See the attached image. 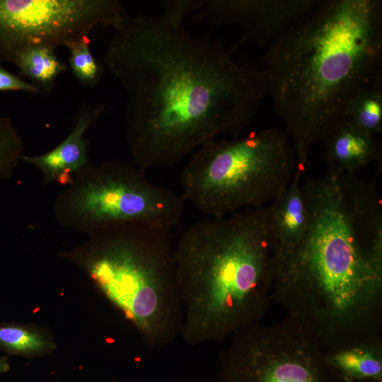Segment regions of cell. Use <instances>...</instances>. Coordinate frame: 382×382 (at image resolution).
<instances>
[{"mask_svg": "<svg viewBox=\"0 0 382 382\" xmlns=\"http://www.w3.org/2000/svg\"><path fill=\"white\" fill-rule=\"evenodd\" d=\"M125 16L117 0H0V64L32 46L66 47L97 25L115 29Z\"/></svg>", "mask_w": 382, "mask_h": 382, "instance_id": "9", "label": "cell"}, {"mask_svg": "<svg viewBox=\"0 0 382 382\" xmlns=\"http://www.w3.org/2000/svg\"><path fill=\"white\" fill-rule=\"evenodd\" d=\"M172 228L129 223L88 234L68 257L88 273L152 348L180 335L183 306Z\"/></svg>", "mask_w": 382, "mask_h": 382, "instance_id": "5", "label": "cell"}, {"mask_svg": "<svg viewBox=\"0 0 382 382\" xmlns=\"http://www.w3.org/2000/svg\"><path fill=\"white\" fill-rule=\"evenodd\" d=\"M47 342L40 335L16 326H0V347L19 354L42 350Z\"/></svg>", "mask_w": 382, "mask_h": 382, "instance_id": "19", "label": "cell"}, {"mask_svg": "<svg viewBox=\"0 0 382 382\" xmlns=\"http://www.w3.org/2000/svg\"><path fill=\"white\" fill-rule=\"evenodd\" d=\"M69 64L77 81L83 86L94 88L101 80L104 67L90 50L88 35L69 44Z\"/></svg>", "mask_w": 382, "mask_h": 382, "instance_id": "17", "label": "cell"}, {"mask_svg": "<svg viewBox=\"0 0 382 382\" xmlns=\"http://www.w3.org/2000/svg\"><path fill=\"white\" fill-rule=\"evenodd\" d=\"M23 142L12 120L0 116V181L10 179L23 155Z\"/></svg>", "mask_w": 382, "mask_h": 382, "instance_id": "18", "label": "cell"}, {"mask_svg": "<svg viewBox=\"0 0 382 382\" xmlns=\"http://www.w3.org/2000/svg\"><path fill=\"white\" fill-rule=\"evenodd\" d=\"M320 0H203L193 19L213 25H238L244 33L233 52L245 41L270 45L282 33L309 14Z\"/></svg>", "mask_w": 382, "mask_h": 382, "instance_id": "10", "label": "cell"}, {"mask_svg": "<svg viewBox=\"0 0 382 382\" xmlns=\"http://www.w3.org/2000/svg\"><path fill=\"white\" fill-rule=\"evenodd\" d=\"M325 160L328 169L354 173L381 157L378 137L346 119L325 139Z\"/></svg>", "mask_w": 382, "mask_h": 382, "instance_id": "12", "label": "cell"}, {"mask_svg": "<svg viewBox=\"0 0 382 382\" xmlns=\"http://www.w3.org/2000/svg\"><path fill=\"white\" fill-rule=\"evenodd\" d=\"M262 69L298 163L347 119L361 89L382 79V1L320 0L269 46Z\"/></svg>", "mask_w": 382, "mask_h": 382, "instance_id": "3", "label": "cell"}, {"mask_svg": "<svg viewBox=\"0 0 382 382\" xmlns=\"http://www.w3.org/2000/svg\"><path fill=\"white\" fill-rule=\"evenodd\" d=\"M308 222L274 254L272 299L328 347L381 334L382 201L375 180L328 169L301 186Z\"/></svg>", "mask_w": 382, "mask_h": 382, "instance_id": "2", "label": "cell"}, {"mask_svg": "<svg viewBox=\"0 0 382 382\" xmlns=\"http://www.w3.org/2000/svg\"><path fill=\"white\" fill-rule=\"evenodd\" d=\"M203 0H166L163 1V12L160 17L166 23L177 27H183V22L185 16L198 11Z\"/></svg>", "mask_w": 382, "mask_h": 382, "instance_id": "20", "label": "cell"}, {"mask_svg": "<svg viewBox=\"0 0 382 382\" xmlns=\"http://www.w3.org/2000/svg\"><path fill=\"white\" fill-rule=\"evenodd\" d=\"M347 119L376 136L382 132V79L359 91L351 100Z\"/></svg>", "mask_w": 382, "mask_h": 382, "instance_id": "16", "label": "cell"}, {"mask_svg": "<svg viewBox=\"0 0 382 382\" xmlns=\"http://www.w3.org/2000/svg\"><path fill=\"white\" fill-rule=\"evenodd\" d=\"M22 91L37 94L42 91L35 84L26 82L0 64V92Z\"/></svg>", "mask_w": 382, "mask_h": 382, "instance_id": "21", "label": "cell"}, {"mask_svg": "<svg viewBox=\"0 0 382 382\" xmlns=\"http://www.w3.org/2000/svg\"><path fill=\"white\" fill-rule=\"evenodd\" d=\"M103 61L125 91L129 152L144 172L175 164L219 135L238 137L267 93L262 69L160 16L126 15Z\"/></svg>", "mask_w": 382, "mask_h": 382, "instance_id": "1", "label": "cell"}, {"mask_svg": "<svg viewBox=\"0 0 382 382\" xmlns=\"http://www.w3.org/2000/svg\"><path fill=\"white\" fill-rule=\"evenodd\" d=\"M10 366L6 361L0 359V374L6 372L9 370Z\"/></svg>", "mask_w": 382, "mask_h": 382, "instance_id": "22", "label": "cell"}, {"mask_svg": "<svg viewBox=\"0 0 382 382\" xmlns=\"http://www.w3.org/2000/svg\"><path fill=\"white\" fill-rule=\"evenodd\" d=\"M304 168L299 163L287 188L270 204L274 254L294 248L306 228L308 210L300 184Z\"/></svg>", "mask_w": 382, "mask_h": 382, "instance_id": "14", "label": "cell"}, {"mask_svg": "<svg viewBox=\"0 0 382 382\" xmlns=\"http://www.w3.org/2000/svg\"><path fill=\"white\" fill-rule=\"evenodd\" d=\"M355 382H380V381L368 379V380H363V381H355Z\"/></svg>", "mask_w": 382, "mask_h": 382, "instance_id": "23", "label": "cell"}, {"mask_svg": "<svg viewBox=\"0 0 382 382\" xmlns=\"http://www.w3.org/2000/svg\"><path fill=\"white\" fill-rule=\"evenodd\" d=\"M184 202L150 182L132 163L111 160L79 171L57 195L52 209L61 225L88 235L129 223L173 229L182 218Z\"/></svg>", "mask_w": 382, "mask_h": 382, "instance_id": "7", "label": "cell"}, {"mask_svg": "<svg viewBox=\"0 0 382 382\" xmlns=\"http://www.w3.org/2000/svg\"><path fill=\"white\" fill-rule=\"evenodd\" d=\"M21 74L30 79L41 91H51L57 77L67 69L57 57L55 49L35 45L18 54L13 63Z\"/></svg>", "mask_w": 382, "mask_h": 382, "instance_id": "15", "label": "cell"}, {"mask_svg": "<svg viewBox=\"0 0 382 382\" xmlns=\"http://www.w3.org/2000/svg\"><path fill=\"white\" fill-rule=\"evenodd\" d=\"M327 362L346 382H382L381 334L357 337L324 348Z\"/></svg>", "mask_w": 382, "mask_h": 382, "instance_id": "13", "label": "cell"}, {"mask_svg": "<svg viewBox=\"0 0 382 382\" xmlns=\"http://www.w3.org/2000/svg\"><path fill=\"white\" fill-rule=\"evenodd\" d=\"M298 164L285 130L212 139L192 153L181 172L180 195L212 218L263 207L285 191Z\"/></svg>", "mask_w": 382, "mask_h": 382, "instance_id": "6", "label": "cell"}, {"mask_svg": "<svg viewBox=\"0 0 382 382\" xmlns=\"http://www.w3.org/2000/svg\"><path fill=\"white\" fill-rule=\"evenodd\" d=\"M274 248L270 205L211 217L183 233L175 259L185 342H220L259 322L272 299Z\"/></svg>", "mask_w": 382, "mask_h": 382, "instance_id": "4", "label": "cell"}, {"mask_svg": "<svg viewBox=\"0 0 382 382\" xmlns=\"http://www.w3.org/2000/svg\"><path fill=\"white\" fill-rule=\"evenodd\" d=\"M230 338L219 356L218 382H346L327 362L319 338L289 315Z\"/></svg>", "mask_w": 382, "mask_h": 382, "instance_id": "8", "label": "cell"}, {"mask_svg": "<svg viewBox=\"0 0 382 382\" xmlns=\"http://www.w3.org/2000/svg\"><path fill=\"white\" fill-rule=\"evenodd\" d=\"M105 110V105L102 103L83 105L74 128L60 144L40 155L23 154L21 161L39 170L44 184L68 186L79 171L91 164L88 156L89 141L84 136Z\"/></svg>", "mask_w": 382, "mask_h": 382, "instance_id": "11", "label": "cell"}]
</instances>
